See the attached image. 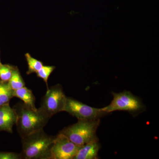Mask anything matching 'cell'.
<instances>
[{"label": "cell", "mask_w": 159, "mask_h": 159, "mask_svg": "<svg viewBox=\"0 0 159 159\" xmlns=\"http://www.w3.org/2000/svg\"><path fill=\"white\" fill-rule=\"evenodd\" d=\"M21 138L22 159H51L55 136L50 135L42 129Z\"/></svg>", "instance_id": "cell-1"}, {"label": "cell", "mask_w": 159, "mask_h": 159, "mask_svg": "<svg viewBox=\"0 0 159 159\" xmlns=\"http://www.w3.org/2000/svg\"><path fill=\"white\" fill-rule=\"evenodd\" d=\"M13 108L17 116L16 125L21 138L43 129L50 119L38 109H33L23 102L16 103Z\"/></svg>", "instance_id": "cell-2"}, {"label": "cell", "mask_w": 159, "mask_h": 159, "mask_svg": "<svg viewBox=\"0 0 159 159\" xmlns=\"http://www.w3.org/2000/svg\"><path fill=\"white\" fill-rule=\"evenodd\" d=\"M100 123V119H78L77 123L65 127L59 133L63 134L74 144L81 146L99 139L97 131Z\"/></svg>", "instance_id": "cell-3"}, {"label": "cell", "mask_w": 159, "mask_h": 159, "mask_svg": "<svg viewBox=\"0 0 159 159\" xmlns=\"http://www.w3.org/2000/svg\"><path fill=\"white\" fill-rule=\"evenodd\" d=\"M112 94L113 98L111 103L101 108L107 113L116 111H125L136 116L146 109L141 98L135 96L130 91L124 90L119 93L112 92Z\"/></svg>", "instance_id": "cell-4"}, {"label": "cell", "mask_w": 159, "mask_h": 159, "mask_svg": "<svg viewBox=\"0 0 159 159\" xmlns=\"http://www.w3.org/2000/svg\"><path fill=\"white\" fill-rule=\"evenodd\" d=\"M66 99L62 86L59 84H56L47 89L40 106L38 109L51 119L55 114L64 111Z\"/></svg>", "instance_id": "cell-5"}, {"label": "cell", "mask_w": 159, "mask_h": 159, "mask_svg": "<svg viewBox=\"0 0 159 159\" xmlns=\"http://www.w3.org/2000/svg\"><path fill=\"white\" fill-rule=\"evenodd\" d=\"M64 111L81 120H97L109 114L102 111V108L92 107L68 97H67Z\"/></svg>", "instance_id": "cell-6"}, {"label": "cell", "mask_w": 159, "mask_h": 159, "mask_svg": "<svg viewBox=\"0 0 159 159\" xmlns=\"http://www.w3.org/2000/svg\"><path fill=\"white\" fill-rule=\"evenodd\" d=\"M80 146L59 133L51 148V159H74Z\"/></svg>", "instance_id": "cell-7"}, {"label": "cell", "mask_w": 159, "mask_h": 159, "mask_svg": "<svg viewBox=\"0 0 159 159\" xmlns=\"http://www.w3.org/2000/svg\"><path fill=\"white\" fill-rule=\"evenodd\" d=\"M17 116L14 108H11L9 103L0 106V131L12 133V128L15 125Z\"/></svg>", "instance_id": "cell-8"}, {"label": "cell", "mask_w": 159, "mask_h": 159, "mask_svg": "<svg viewBox=\"0 0 159 159\" xmlns=\"http://www.w3.org/2000/svg\"><path fill=\"white\" fill-rule=\"evenodd\" d=\"M98 140H94L80 147L74 159H97L101 145Z\"/></svg>", "instance_id": "cell-9"}, {"label": "cell", "mask_w": 159, "mask_h": 159, "mask_svg": "<svg viewBox=\"0 0 159 159\" xmlns=\"http://www.w3.org/2000/svg\"><path fill=\"white\" fill-rule=\"evenodd\" d=\"M13 96L20 99L24 103L33 109H37L35 106V97L33 92L26 87L13 90Z\"/></svg>", "instance_id": "cell-10"}, {"label": "cell", "mask_w": 159, "mask_h": 159, "mask_svg": "<svg viewBox=\"0 0 159 159\" xmlns=\"http://www.w3.org/2000/svg\"><path fill=\"white\" fill-rule=\"evenodd\" d=\"M10 88L13 90L25 86V81L21 76L19 69L15 67L11 77L8 82Z\"/></svg>", "instance_id": "cell-11"}, {"label": "cell", "mask_w": 159, "mask_h": 159, "mask_svg": "<svg viewBox=\"0 0 159 159\" xmlns=\"http://www.w3.org/2000/svg\"><path fill=\"white\" fill-rule=\"evenodd\" d=\"M25 56L28 63V70L27 74L28 75L37 73L43 66L42 61L32 57L29 53H26Z\"/></svg>", "instance_id": "cell-12"}, {"label": "cell", "mask_w": 159, "mask_h": 159, "mask_svg": "<svg viewBox=\"0 0 159 159\" xmlns=\"http://www.w3.org/2000/svg\"><path fill=\"white\" fill-rule=\"evenodd\" d=\"M15 66L0 64V81L8 82L11 77Z\"/></svg>", "instance_id": "cell-13"}, {"label": "cell", "mask_w": 159, "mask_h": 159, "mask_svg": "<svg viewBox=\"0 0 159 159\" xmlns=\"http://www.w3.org/2000/svg\"><path fill=\"white\" fill-rule=\"evenodd\" d=\"M55 69V67L54 66H43L36 73L37 77L42 79L45 82L47 86V89L49 88L48 80Z\"/></svg>", "instance_id": "cell-14"}, {"label": "cell", "mask_w": 159, "mask_h": 159, "mask_svg": "<svg viewBox=\"0 0 159 159\" xmlns=\"http://www.w3.org/2000/svg\"><path fill=\"white\" fill-rule=\"evenodd\" d=\"M13 91L10 88L7 82L0 94V106L9 103L10 99L13 97Z\"/></svg>", "instance_id": "cell-15"}, {"label": "cell", "mask_w": 159, "mask_h": 159, "mask_svg": "<svg viewBox=\"0 0 159 159\" xmlns=\"http://www.w3.org/2000/svg\"><path fill=\"white\" fill-rule=\"evenodd\" d=\"M22 159L20 153L13 152H0V159Z\"/></svg>", "instance_id": "cell-16"}, {"label": "cell", "mask_w": 159, "mask_h": 159, "mask_svg": "<svg viewBox=\"0 0 159 159\" xmlns=\"http://www.w3.org/2000/svg\"><path fill=\"white\" fill-rule=\"evenodd\" d=\"M7 83V82H2V81H0V94L1 93L3 89L5 88V86H6Z\"/></svg>", "instance_id": "cell-17"}, {"label": "cell", "mask_w": 159, "mask_h": 159, "mask_svg": "<svg viewBox=\"0 0 159 159\" xmlns=\"http://www.w3.org/2000/svg\"><path fill=\"white\" fill-rule=\"evenodd\" d=\"M2 63L1 62V60H0V64Z\"/></svg>", "instance_id": "cell-18"}]
</instances>
